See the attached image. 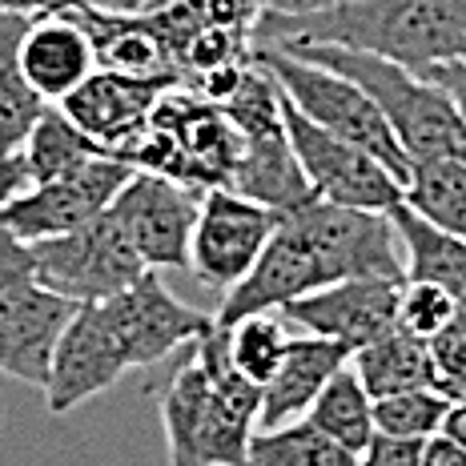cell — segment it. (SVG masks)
I'll return each mask as SVG.
<instances>
[{"mask_svg": "<svg viewBox=\"0 0 466 466\" xmlns=\"http://www.w3.org/2000/svg\"><path fill=\"white\" fill-rule=\"evenodd\" d=\"M346 278H406L390 213L350 209L314 198L278 221L258 266L221 294L218 326L249 314H274L294 298Z\"/></svg>", "mask_w": 466, "mask_h": 466, "instance_id": "6da1fadb", "label": "cell"}, {"mask_svg": "<svg viewBox=\"0 0 466 466\" xmlns=\"http://www.w3.org/2000/svg\"><path fill=\"white\" fill-rule=\"evenodd\" d=\"M278 41L362 48L431 76L439 65L466 61V0H342L306 16L261 13L254 25V45Z\"/></svg>", "mask_w": 466, "mask_h": 466, "instance_id": "7a4b0ae2", "label": "cell"}, {"mask_svg": "<svg viewBox=\"0 0 466 466\" xmlns=\"http://www.w3.org/2000/svg\"><path fill=\"white\" fill-rule=\"evenodd\" d=\"M278 48L302 56V61L326 65V69H334V73H346L350 81L362 85V89L374 96L378 109H382L386 125L394 129V137L406 149L410 165L431 161V157H462L466 161V116L459 113V105L451 101V93H446L439 81L402 69V65L386 61V56L362 53V48H346V45L278 41Z\"/></svg>", "mask_w": 466, "mask_h": 466, "instance_id": "3957f363", "label": "cell"}, {"mask_svg": "<svg viewBox=\"0 0 466 466\" xmlns=\"http://www.w3.org/2000/svg\"><path fill=\"white\" fill-rule=\"evenodd\" d=\"M241 133L229 125V116L221 113L218 101L201 96L198 89H173L161 93L153 121L145 129V137L125 149L121 157L133 161L137 169L161 173L181 186L206 193L229 186V173L241 157Z\"/></svg>", "mask_w": 466, "mask_h": 466, "instance_id": "277c9868", "label": "cell"}, {"mask_svg": "<svg viewBox=\"0 0 466 466\" xmlns=\"http://www.w3.org/2000/svg\"><path fill=\"white\" fill-rule=\"evenodd\" d=\"M254 61L274 76L281 96H286L306 121L322 125L334 137L354 141L358 149L374 153L406 186V177H410V157H406V149L398 145L382 109H378L374 96L366 93L362 85L350 81L346 73L326 69V65L302 61V56L286 53V48H278V45H254Z\"/></svg>", "mask_w": 466, "mask_h": 466, "instance_id": "5b68a950", "label": "cell"}, {"mask_svg": "<svg viewBox=\"0 0 466 466\" xmlns=\"http://www.w3.org/2000/svg\"><path fill=\"white\" fill-rule=\"evenodd\" d=\"M161 426L169 466H246L258 410L221 394L189 346L181 370L165 386Z\"/></svg>", "mask_w": 466, "mask_h": 466, "instance_id": "8992f818", "label": "cell"}, {"mask_svg": "<svg viewBox=\"0 0 466 466\" xmlns=\"http://www.w3.org/2000/svg\"><path fill=\"white\" fill-rule=\"evenodd\" d=\"M33 258L36 281L76 306L105 302V298L121 294L125 286H133L149 269L109 209L73 233L33 241Z\"/></svg>", "mask_w": 466, "mask_h": 466, "instance_id": "52a82bcc", "label": "cell"}, {"mask_svg": "<svg viewBox=\"0 0 466 466\" xmlns=\"http://www.w3.org/2000/svg\"><path fill=\"white\" fill-rule=\"evenodd\" d=\"M286 137L294 145L298 161H302L314 198L374 213H390L402 201V181L374 153L358 149L354 141H342L334 133H326L322 125L306 121L289 101H286Z\"/></svg>", "mask_w": 466, "mask_h": 466, "instance_id": "ba28073f", "label": "cell"}, {"mask_svg": "<svg viewBox=\"0 0 466 466\" xmlns=\"http://www.w3.org/2000/svg\"><path fill=\"white\" fill-rule=\"evenodd\" d=\"M278 221L281 213L241 198L229 186L206 189L198 206V226H193V246H189L193 278L206 289H218V294L233 289L258 266Z\"/></svg>", "mask_w": 466, "mask_h": 466, "instance_id": "9c48e42d", "label": "cell"}, {"mask_svg": "<svg viewBox=\"0 0 466 466\" xmlns=\"http://www.w3.org/2000/svg\"><path fill=\"white\" fill-rule=\"evenodd\" d=\"M137 173V165L105 153V157L89 161L85 169L69 173V177L36 181L21 198H13L0 209V226H8L21 241H45L61 238V233L81 229L85 221L101 218L113 206V198L125 189V181Z\"/></svg>", "mask_w": 466, "mask_h": 466, "instance_id": "30bf717a", "label": "cell"}, {"mask_svg": "<svg viewBox=\"0 0 466 466\" xmlns=\"http://www.w3.org/2000/svg\"><path fill=\"white\" fill-rule=\"evenodd\" d=\"M201 193L161 173L137 169L113 198L109 213L149 269H189Z\"/></svg>", "mask_w": 466, "mask_h": 466, "instance_id": "8fae6325", "label": "cell"}, {"mask_svg": "<svg viewBox=\"0 0 466 466\" xmlns=\"http://www.w3.org/2000/svg\"><path fill=\"white\" fill-rule=\"evenodd\" d=\"M101 309H105V318H109L125 358H129V370L165 362L173 350L193 346L218 322L213 314H201V309H193L189 302H181L161 281V269H145L133 286L105 298Z\"/></svg>", "mask_w": 466, "mask_h": 466, "instance_id": "7c38bea8", "label": "cell"}, {"mask_svg": "<svg viewBox=\"0 0 466 466\" xmlns=\"http://www.w3.org/2000/svg\"><path fill=\"white\" fill-rule=\"evenodd\" d=\"M125 374H129V358L116 342L101 302L76 306L61 342L53 350V366H48V382H45L48 414H69L76 406L93 402L96 394L113 390Z\"/></svg>", "mask_w": 466, "mask_h": 466, "instance_id": "4fadbf2b", "label": "cell"}, {"mask_svg": "<svg viewBox=\"0 0 466 466\" xmlns=\"http://www.w3.org/2000/svg\"><path fill=\"white\" fill-rule=\"evenodd\" d=\"M406 278H346L322 286L306 298H294L278 309L289 326L306 334L334 338L350 350L370 346L374 338L398 329V298Z\"/></svg>", "mask_w": 466, "mask_h": 466, "instance_id": "5bb4252c", "label": "cell"}, {"mask_svg": "<svg viewBox=\"0 0 466 466\" xmlns=\"http://www.w3.org/2000/svg\"><path fill=\"white\" fill-rule=\"evenodd\" d=\"M73 309L76 302L45 289L41 281L0 294V374L45 390L53 350L61 342Z\"/></svg>", "mask_w": 466, "mask_h": 466, "instance_id": "9a60e30c", "label": "cell"}, {"mask_svg": "<svg viewBox=\"0 0 466 466\" xmlns=\"http://www.w3.org/2000/svg\"><path fill=\"white\" fill-rule=\"evenodd\" d=\"M173 89L165 81H141V76H125L113 69H93L81 81V89H73L61 101V109L81 125L89 137H96L109 153L121 157L125 149H133L145 129L153 121L161 93Z\"/></svg>", "mask_w": 466, "mask_h": 466, "instance_id": "2e32d148", "label": "cell"}, {"mask_svg": "<svg viewBox=\"0 0 466 466\" xmlns=\"http://www.w3.org/2000/svg\"><path fill=\"white\" fill-rule=\"evenodd\" d=\"M16 65L48 105H61L96 69V53L85 25L73 13H45L28 21L21 48H16Z\"/></svg>", "mask_w": 466, "mask_h": 466, "instance_id": "e0dca14e", "label": "cell"}, {"mask_svg": "<svg viewBox=\"0 0 466 466\" xmlns=\"http://www.w3.org/2000/svg\"><path fill=\"white\" fill-rule=\"evenodd\" d=\"M354 358V350L334 342L322 334H289L286 358L274 370L266 386H261V419L258 431H274V426L298 422L309 414L314 398L322 394V386L334 378L342 366Z\"/></svg>", "mask_w": 466, "mask_h": 466, "instance_id": "ac0fdd59", "label": "cell"}, {"mask_svg": "<svg viewBox=\"0 0 466 466\" xmlns=\"http://www.w3.org/2000/svg\"><path fill=\"white\" fill-rule=\"evenodd\" d=\"M73 16L85 25L96 53V69H113L125 76H141V81H165L181 85L177 61H173L169 45L157 36L149 16L141 13H113V8H73Z\"/></svg>", "mask_w": 466, "mask_h": 466, "instance_id": "d6986e66", "label": "cell"}, {"mask_svg": "<svg viewBox=\"0 0 466 466\" xmlns=\"http://www.w3.org/2000/svg\"><path fill=\"white\" fill-rule=\"evenodd\" d=\"M229 189L258 201V206L281 213V218H289V213H298L302 206L314 201V189H309L306 169H302V161H298L286 129L241 145V157L229 173Z\"/></svg>", "mask_w": 466, "mask_h": 466, "instance_id": "ffe728a7", "label": "cell"}, {"mask_svg": "<svg viewBox=\"0 0 466 466\" xmlns=\"http://www.w3.org/2000/svg\"><path fill=\"white\" fill-rule=\"evenodd\" d=\"M398 246L406 254V278L410 281H431V286L446 289V294L466 309V238L446 233L439 226H431L426 218H419L406 201H398L390 209Z\"/></svg>", "mask_w": 466, "mask_h": 466, "instance_id": "44dd1931", "label": "cell"}, {"mask_svg": "<svg viewBox=\"0 0 466 466\" xmlns=\"http://www.w3.org/2000/svg\"><path fill=\"white\" fill-rule=\"evenodd\" d=\"M350 366L358 370L370 398H386L398 390H419V386H439L431 342L410 329H390V334L374 338L370 346L354 350Z\"/></svg>", "mask_w": 466, "mask_h": 466, "instance_id": "7402d4cb", "label": "cell"}, {"mask_svg": "<svg viewBox=\"0 0 466 466\" xmlns=\"http://www.w3.org/2000/svg\"><path fill=\"white\" fill-rule=\"evenodd\" d=\"M21 153H25V165H28L33 186H36V181L69 177V173L85 169L89 161L105 157L109 149H105L96 137H89L61 105H45V113L36 116V125L25 137Z\"/></svg>", "mask_w": 466, "mask_h": 466, "instance_id": "603a6c76", "label": "cell"}, {"mask_svg": "<svg viewBox=\"0 0 466 466\" xmlns=\"http://www.w3.org/2000/svg\"><path fill=\"white\" fill-rule=\"evenodd\" d=\"M33 16L0 13V153H21L25 137L33 133L36 116L45 113V96L21 76L16 48Z\"/></svg>", "mask_w": 466, "mask_h": 466, "instance_id": "cb8c5ba5", "label": "cell"}, {"mask_svg": "<svg viewBox=\"0 0 466 466\" xmlns=\"http://www.w3.org/2000/svg\"><path fill=\"white\" fill-rule=\"evenodd\" d=\"M402 201L431 226L466 238V161L431 157L414 161L402 186Z\"/></svg>", "mask_w": 466, "mask_h": 466, "instance_id": "d4e9b609", "label": "cell"}, {"mask_svg": "<svg viewBox=\"0 0 466 466\" xmlns=\"http://www.w3.org/2000/svg\"><path fill=\"white\" fill-rule=\"evenodd\" d=\"M306 419L354 454H362L366 442L378 434L374 431V398H370V390L362 386V378H358V370L350 362L322 386V394L314 398V406H309Z\"/></svg>", "mask_w": 466, "mask_h": 466, "instance_id": "484cf974", "label": "cell"}, {"mask_svg": "<svg viewBox=\"0 0 466 466\" xmlns=\"http://www.w3.org/2000/svg\"><path fill=\"white\" fill-rule=\"evenodd\" d=\"M246 466H358V454L318 431L309 419L254 431Z\"/></svg>", "mask_w": 466, "mask_h": 466, "instance_id": "4316f807", "label": "cell"}, {"mask_svg": "<svg viewBox=\"0 0 466 466\" xmlns=\"http://www.w3.org/2000/svg\"><path fill=\"white\" fill-rule=\"evenodd\" d=\"M221 113L229 116V125L241 133V141L266 137V133L286 129V96H281L278 81L261 69L258 61L246 65L241 81L233 85L229 96H221Z\"/></svg>", "mask_w": 466, "mask_h": 466, "instance_id": "83f0119b", "label": "cell"}, {"mask_svg": "<svg viewBox=\"0 0 466 466\" xmlns=\"http://www.w3.org/2000/svg\"><path fill=\"white\" fill-rule=\"evenodd\" d=\"M229 334V358L249 382L266 386L274 370L286 358V346H289V334L281 326V318L274 314H249V318H238V322L226 326Z\"/></svg>", "mask_w": 466, "mask_h": 466, "instance_id": "f1b7e54d", "label": "cell"}, {"mask_svg": "<svg viewBox=\"0 0 466 466\" xmlns=\"http://www.w3.org/2000/svg\"><path fill=\"white\" fill-rule=\"evenodd\" d=\"M446 398L439 386H419V390H398L386 398H374V431L398 434V439H431L442 431Z\"/></svg>", "mask_w": 466, "mask_h": 466, "instance_id": "f546056e", "label": "cell"}, {"mask_svg": "<svg viewBox=\"0 0 466 466\" xmlns=\"http://www.w3.org/2000/svg\"><path fill=\"white\" fill-rule=\"evenodd\" d=\"M462 309L446 289L431 286V281H402V298H398V329H410L431 342L434 334H442L446 326L459 318Z\"/></svg>", "mask_w": 466, "mask_h": 466, "instance_id": "4dcf8cb0", "label": "cell"}, {"mask_svg": "<svg viewBox=\"0 0 466 466\" xmlns=\"http://www.w3.org/2000/svg\"><path fill=\"white\" fill-rule=\"evenodd\" d=\"M431 354H434V370H439V390L451 398L466 382V309L442 334L431 338Z\"/></svg>", "mask_w": 466, "mask_h": 466, "instance_id": "1f68e13d", "label": "cell"}, {"mask_svg": "<svg viewBox=\"0 0 466 466\" xmlns=\"http://www.w3.org/2000/svg\"><path fill=\"white\" fill-rule=\"evenodd\" d=\"M28 281H36L33 246L16 238L8 226H0V294H13Z\"/></svg>", "mask_w": 466, "mask_h": 466, "instance_id": "d6a6232c", "label": "cell"}, {"mask_svg": "<svg viewBox=\"0 0 466 466\" xmlns=\"http://www.w3.org/2000/svg\"><path fill=\"white\" fill-rule=\"evenodd\" d=\"M426 439H398V434H374L366 451L358 454V466H422Z\"/></svg>", "mask_w": 466, "mask_h": 466, "instance_id": "836d02e7", "label": "cell"}, {"mask_svg": "<svg viewBox=\"0 0 466 466\" xmlns=\"http://www.w3.org/2000/svg\"><path fill=\"white\" fill-rule=\"evenodd\" d=\"M73 8H113V13H137L145 0H0V13L45 16V13H73Z\"/></svg>", "mask_w": 466, "mask_h": 466, "instance_id": "e575fe53", "label": "cell"}, {"mask_svg": "<svg viewBox=\"0 0 466 466\" xmlns=\"http://www.w3.org/2000/svg\"><path fill=\"white\" fill-rule=\"evenodd\" d=\"M28 186H33V173L25 165V153H0V209L21 198Z\"/></svg>", "mask_w": 466, "mask_h": 466, "instance_id": "d590c367", "label": "cell"}, {"mask_svg": "<svg viewBox=\"0 0 466 466\" xmlns=\"http://www.w3.org/2000/svg\"><path fill=\"white\" fill-rule=\"evenodd\" d=\"M422 466H466V446L446 439V434H431L422 446Z\"/></svg>", "mask_w": 466, "mask_h": 466, "instance_id": "8d00e7d4", "label": "cell"}, {"mask_svg": "<svg viewBox=\"0 0 466 466\" xmlns=\"http://www.w3.org/2000/svg\"><path fill=\"white\" fill-rule=\"evenodd\" d=\"M431 81H439L446 93H451V101L459 105V113L466 116V61H451V65H439V69L431 73Z\"/></svg>", "mask_w": 466, "mask_h": 466, "instance_id": "74e56055", "label": "cell"}, {"mask_svg": "<svg viewBox=\"0 0 466 466\" xmlns=\"http://www.w3.org/2000/svg\"><path fill=\"white\" fill-rule=\"evenodd\" d=\"M258 5L269 16H306V13H322V8L342 5V0H258Z\"/></svg>", "mask_w": 466, "mask_h": 466, "instance_id": "f35d334b", "label": "cell"}, {"mask_svg": "<svg viewBox=\"0 0 466 466\" xmlns=\"http://www.w3.org/2000/svg\"><path fill=\"white\" fill-rule=\"evenodd\" d=\"M442 434L466 446V398H451V406H446V419H442Z\"/></svg>", "mask_w": 466, "mask_h": 466, "instance_id": "ab89813d", "label": "cell"}, {"mask_svg": "<svg viewBox=\"0 0 466 466\" xmlns=\"http://www.w3.org/2000/svg\"><path fill=\"white\" fill-rule=\"evenodd\" d=\"M451 398H466V382H462V386H459V390H454Z\"/></svg>", "mask_w": 466, "mask_h": 466, "instance_id": "60d3db41", "label": "cell"}]
</instances>
